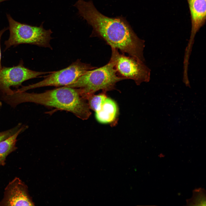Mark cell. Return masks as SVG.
<instances>
[{"mask_svg": "<svg viewBox=\"0 0 206 206\" xmlns=\"http://www.w3.org/2000/svg\"><path fill=\"white\" fill-rule=\"evenodd\" d=\"M21 127L19 124L14 127L7 130L0 132V142L6 139L16 132Z\"/></svg>", "mask_w": 206, "mask_h": 206, "instance_id": "5bb4252c", "label": "cell"}, {"mask_svg": "<svg viewBox=\"0 0 206 206\" xmlns=\"http://www.w3.org/2000/svg\"><path fill=\"white\" fill-rule=\"evenodd\" d=\"M111 48V58L114 61L115 68L119 76L124 80H134L137 85L149 81L150 70L144 62L120 54L117 49Z\"/></svg>", "mask_w": 206, "mask_h": 206, "instance_id": "8992f818", "label": "cell"}, {"mask_svg": "<svg viewBox=\"0 0 206 206\" xmlns=\"http://www.w3.org/2000/svg\"><path fill=\"white\" fill-rule=\"evenodd\" d=\"M27 187L19 178L16 177L5 189L3 198L0 205L33 206Z\"/></svg>", "mask_w": 206, "mask_h": 206, "instance_id": "ba28073f", "label": "cell"}, {"mask_svg": "<svg viewBox=\"0 0 206 206\" xmlns=\"http://www.w3.org/2000/svg\"><path fill=\"white\" fill-rule=\"evenodd\" d=\"M9 0H0V3L3 2L4 1H9Z\"/></svg>", "mask_w": 206, "mask_h": 206, "instance_id": "2e32d148", "label": "cell"}, {"mask_svg": "<svg viewBox=\"0 0 206 206\" xmlns=\"http://www.w3.org/2000/svg\"><path fill=\"white\" fill-rule=\"evenodd\" d=\"M114 64L111 58L106 65L87 71L75 82L67 86L78 88L81 96L86 100L98 91L102 90L106 92L112 90L117 82L124 80L117 74Z\"/></svg>", "mask_w": 206, "mask_h": 206, "instance_id": "3957f363", "label": "cell"}, {"mask_svg": "<svg viewBox=\"0 0 206 206\" xmlns=\"http://www.w3.org/2000/svg\"><path fill=\"white\" fill-rule=\"evenodd\" d=\"M96 68L90 64L83 63L78 59L65 68L53 72L42 80L33 84L22 86L16 91L25 92L29 90L47 86H67L75 82L87 71Z\"/></svg>", "mask_w": 206, "mask_h": 206, "instance_id": "5b68a950", "label": "cell"}, {"mask_svg": "<svg viewBox=\"0 0 206 206\" xmlns=\"http://www.w3.org/2000/svg\"><path fill=\"white\" fill-rule=\"evenodd\" d=\"M6 15L10 35L9 39L5 41L4 51L11 46L21 44L34 45L52 49L49 42L52 39L51 37L52 32L50 29L46 30L43 28V22L39 26H33L17 22L9 14Z\"/></svg>", "mask_w": 206, "mask_h": 206, "instance_id": "277c9868", "label": "cell"}, {"mask_svg": "<svg viewBox=\"0 0 206 206\" xmlns=\"http://www.w3.org/2000/svg\"><path fill=\"white\" fill-rule=\"evenodd\" d=\"M107 97L106 92H103L98 94H94L90 96L87 99L90 109L95 112L98 110L103 102Z\"/></svg>", "mask_w": 206, "mask_h": 206, "instance_id": "7c38bea8", "label": "cell"}, {"mask_svg": "<svg viewBox=\"0 0 206 206\" xmlns=\"http://www.w3.org/2000/svg\"><path fill=\"white\" fill-rule=\"evenodd\" d=\"M8 29V27L4 28L3 29H2L0 31V71L2 69V67L1 65V40L2 35L3 33L7 30Z\"/></svg>", "mask_w": 206, "mask_h": 206, "instance_id": "9a60e30c", "label": "cell"}, {"mask_svg": "<svg viewBox=\"0 0 206 206\" xmlns=\"http://www.w3.org/2000/svg\"><path fill=\"white\" fill-rule=\"evenodd\" d=\"M95 112V117L102 124H113L116 122L118 112L116 103L107 97L103 102L100 108Z\"/></svg>", "mask_w": 206, "mask_h": 206, "instance_id": "30bf717a", "label": "cell"}, {"mask_svg": "<svg viewBox=\"0 0 206 206\" xmlns=\"http://www.w3.org/2000/svg\"><path fill=\"white\" fill-rule=\"evenodd\" d=\"M49 73L31 70L25 67L22 60L17 66L2 67L0 71V91L2 94L11 95L14 90L10 87L18 88L24 82Z\"/></svg>", "mask_w": 206, "mask_h": 206, "instance_id": "52a82bcc", "label": "cell"}, {"mask_svg": "<svg viewBox=\"0 0 206 206\" xmlns=\"http://www.w3.org/2000/svg\"><path fill=\"white\" fill-rule=\"evenodd\" d=\"M4 99L12 106L33 102L70 112L84 120L88 119L91 114L87 101L81 96L79 89L67 86L39 93L14 90L12 94L5 95Z\"/></svg>", "mask_w": 206, "mask_h": 206, "instance_id": "7a4b0ae2", "label": "cell"}, {"mask_svg": "<svg viewBox=\"0 0 206 206\" xmlns=\"http://www.w3.org/2000/svg\"><path fill=\"white\" fill-rule=\"evenodd\" d=\"M193 197L188 203L196 204L199 205H205V197L204 196V190L201 189L195 190Z\"/></svg>", "mask_w": 206, "mask_h": 206, "instance_id": "4fadbf2b", "label": "cell"}, {"mask_svg": "<svg viewBox=\"0 0 206 206\" xmlns=\"http://www.w3.org/2000/svg\"><path fill=\"white\" fill-rule=\"evenodd\" d=\"M26 128L25 126H22L13 134L0 142V167L5 165L7 156L16 149V143L17 137Z\"/></svg>", "mask_w": 206, "mask_h": 206, "instance_id": "8fae6325", "label": "cell"}, {"mask_svg": "<svg viewBox=\"0 0 206 206\" xmlns=\"http://www.w3.org/2000/svg\"><path fill=\"white\" fill-rule=\"evenodd\" d=\"M74 6L78 10L79 16L92 27L91 36L99 37L111 47L144 62L145 41L137 36L125 18L121 16L109 17L103 15L91 0H78Z\"/></svg>", "mask_w": 206, "mask_h": 206, "instance_id": "6da1fadb", "label": "cell"}, {"mask_svg": "<svg viewBox=\"0 0 206 206\" xmlns=\"http://www.w3.org/2000/svg\"><path fill=\"white\" fill-rule=\"evenodd\" d=\"M190 14L191 31L188 44L193 45L196 33L205 24L206 0H187Z\"/></svg>", "mask_w": 206, "mask_h": 206, "instance_id": "9c48e42d", "label": "cell"}, {"mask_svg": "<svg viewBox=\"0 0 206 206\" xmlns=\"http://www.w3.org/2000/svg\"><path fill=\"white\" fill-rule=\"evenodd\" d=\"M2 105V103L0 101V108L1 107Z\"/></svg>", "mask_w": 206, "mask_h": 206, "instance_id": "e0dca14e", "label": "cell"}]
</instances>
